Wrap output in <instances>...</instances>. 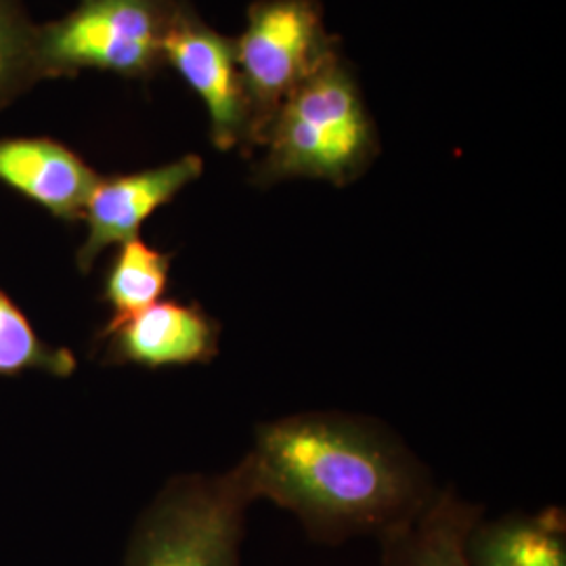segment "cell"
I'll list each match as a JSON object with an SVG mask.
<instances>
[{
	"label": "cell",
	"instance_id": "cell-3",
	"mask_svg": "<svg viewBox=\"0 0 566 566\" xmlns=\"http://www.w3.org/2000/svg\"><path fill=\"white\" fill-rule=\"evenodd\" d=\"M181 0H78L61 20L36 25L41 81L82 70L147 81L164 67V41Z\"/></svg>",
	"mask_w": 566,
	"mask_h": 566
},
{
	"label": "cell",
	"instance_id": "cell-10",
	"mask_svg": "<svg viewBox=\"0 0 566 566\" xmlns=\"http://www.w3.org/2000/svg\"><path fill=\"white\" fill-rule=\"evenodd\" d=\"M479 514V507L453 493L428 500L418 514L382 535V566H470L465 539Z\"/></svg>",
	"mask_w": 566,
	"mask_h": 566
},
{
	"label": "cell",
	"instance_id": "cell-5",
	"mask_svg": "<svg viewBox=\"0 0 566 566\" xmlns=\"http://www.w3.org/2000/svg\"><path fill=\"white\" fill-rule=\"evenodd\" d=\"M233 44L250 116L248 147H261L280 105L338 49L317 0H256Z\"/></svg>",
	"mask_w": 566,
	"mask_h": 566
},
{
	"label": "cell",
	"instance_id": "cell-1",
	"mask_svg": "<svg viewBox=\"0 0 566 566\" xmlns=\"http://www.w3.org/2000/svg\"><path fill=\"white\" fill-rule=\"evenodd\" d=\"M242 465L254 500L294 512L319 539L385 535L430 500L399 447L344 416L304 413L263 426Z\"/></svg>",
	"mask_w": 566,
	"mask_h": 566
},
{
	"label": "cell",
	"instance_id": "cell-12",
	"mask_svg": "<svg viewBox=\"0 0 566 566\" xmlns=\"http://www.w3.org/2000/svg\"><path fill=\"white\" fill-rule=\"evenodd\" d=\"M170 264L172 256L168 252L139 238L122 243L105 275L103 301L112 308V319L99 338L163 298L170 282Z\"/></svg>",
	"mask_w": 566,
	"mask_h": 566
},
{
	"label": "cell",
	"instance_id": "cell-9",
	"mask_svg": "<svg viewBox=\"0 0 566 566\" xmlns=\"http://www.w3.org/2000/svg\"><path fill=\"white\" fill-rule=\"evenodd\" d=\"M99 179L95 168L55 139H0V182L60 221H81Z\"/></svg>",
	"mask_w": 566,
	"mask_h": 566
},
{
	"label": "cell",
	"instance_id": "cell-11",
	"mask_svg": "<svg viewBox=\"0 0 566 566\" xmlns=\"http://www.w3.org/2000/svg\"><path fill=\"white\" fill-rule=\"evenodd\" d=\"M470 566H566L565 512L547 507L476 523L465 539Z\"/></svg>",
	"mask_w": 566,
	"mask_h": 566
},
{
	"label": "cell",
	"instance_id": "cell-8",
	"mask_svg": "<svg viewBox=\"0 0 566 566\" xmlns=\"http://www.w3.org/2000/svg\"><path fill=\"white\" fill-rule=\"evenodd\" d=\"M219 336L221 325L200 304L158 301L99 340L107 343L105 364L160 369L212 361L219 355Z\"/></svg>",
	"mask_w": 566,
	"mask_h": 566
},
{
	"label": "cell",
	"instance_id": "cell-2",
	"mask_svg": "<svg viewBox=\"0 0 566 566\" xmlns=\"http://www.w3.org/2000/svg\"><path fill=\"white\" fill-rule=\"evenodd\" d=\"M256 185L317 179L343 187L378 154V133L361 88L334 53L280 105L264 133Z\"/></svg>",
	"mask_w": 566,
	"mask_h": 566
},
{
	"label": "cell",
	"instance_id": "cell-4",
	"mask_svg": "<svg viewBox=\"0 0 566 566\" xmlns=\"http://www.w3.org/2000/svg\"><path fill=\"white\" fill-rule=\"evenodd\" d=\"M252 500L242 464L212 479H177L137 523L124 566H240Z\"/></svg>",
	"mask_w": 566,
	"mask_h": 566
},
{
	"label": "cell",
	"instance_id": "cell-7",
	"mask_svg": "<svg viewBox=\"0 0 566 566\" xmlns=\"http://www.w3.org/2000/svg\"><path fill=\"white\" fill-rule=\"evenodd\" d=\"M202 172V158L187 154L179 160L139 172L102 177L82 214L88 229L76 256L82 273H88L107 248L139 238L143 223L172 202L185 187L198 181Z\"/></svg>",
	"mask_w": 566,
	"mask_h": 566
},
{
	"label": "cell",
	"instance_id": "cell-6",
	"mask_svg": "<svg viewBox=\"0 0 566 566\" xmlns=\"http://www.w3.org/2000/svg\"><path fill=\"white\" fill-rule=\"evenodd\" d=\"M164 65H170L202 99L210 139L221 149L248 147L250 116L235 44L203 23L181 0L164 41Z\"/></svg>",
	"mask_w": 566,
	"mask_h": 566
},
{
	"label": "cell",
	"instance_id": "cell-14",
	"mask_svg": "<svg viewBox=\"0 0 566 566\" xmlns=\"http://www.w3.org/2000/svg\"><path fill=\"white\" fill-rule=\"evenodd\" d=\"M34 41L36 25L20 0H0V109L41 82Z\"/></svg>",
	"mask_w": 566,
	"mask_h": 566
},
{
	"label": "cell",
	"instance_id": "cell-13",
	"mask_svg": "<svg viewBox=\"0 0 566 566\" xmlns=\"http://www.w3.org/2000/svg\"><path fill=\"white\" fill-rule=\"evenodd\" d=\"M76 369V357L67 348L44 343L0 287V376H20L23 371H42L67 378Z\"/></svg>",
	"mask_w": 566,
	"mask_h": 566
}]
</instances>
